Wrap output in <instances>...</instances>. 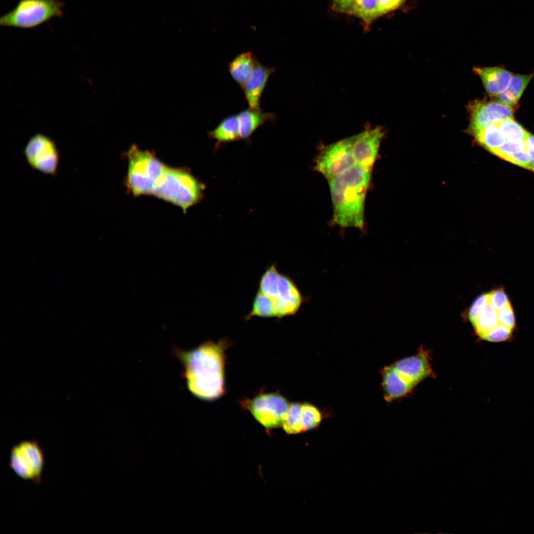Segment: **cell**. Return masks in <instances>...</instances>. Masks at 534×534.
I'll return each mask as SVG.
<instances>
[{"label":"cell","instance_id":"obj_1","mask_svg":"<svg viewBox=\"0 0 534 534\" xmlns=\"http://www.w3.org/2000/svg\"><path fill=\"white\" fill-rule=\"evenodd\" d=\"M225 344V340L218 343L208 341L190 351L174 350L183 367L187 387L197 398L211 400L224 393Z\"/></svg>","mask_w":534,"mask_h":534},{"label":"cell","instance_id":"obj_2","mask_svg":"<svg viewBox=\"0 0 534 534\" xmlns=\"http://www.w3.org/2000/svg\"><path fill=\"white\" fill-rule=\"evenodd\" d=\"M370 176V171L356 164L328 180L335 224L343 228H363L364 201Z\"/></svg>","mask_w":534,"mask_h":534},{"label":"cell","instance_id":"obj_3","mask_svg":"<svg viewBox=\"0 0 534 534\" xmlns=\"http://www.w3.org/2000/svg\"><path fill=\"white\" fill-rule=\"evenodd\" d=\"M204 185L189 171L165 165L152 194L182 209L184 213L201 199Z\"/></svg>","mask_w":534,"mask_h":534},{"label":"cell","instance_id":"obj_4","mask_svg":"<svg viewBox=\"0 0 534 534\" xmlns=\"http://www.w3.org/2000/svg\"><path fill=\"white\" fill-rule=\"evenodd\" d=\"M126 155L128 167L125 183L127 189L134 196L152 194L165 165L153 153L142 150L134 144Z\"/></svg>","mask_w":534,"mask_h":534},{"label":"cell","instance_id":"obj_5","mask_svg":"<svg viewBox=\"0 0 534 534\" xmlns=\"http://www.w3.org/2000/svg\"><path fill=\"white\" fill-rule=\"evenodd\" d=\"M63 3L59 0H20L0 18V25L23 29L36 27L50 19L63 15Z\"/></svg>","mask_w":534,"mask_h":534},{"label":"cell","instance_id":"obj_6","mask_svg":"<svg viewBox=\"0 0 534 534\" xmlns=\"http://www.w3.org/2000/svg\"><path fill=\"white\" fill-rule=\"evenodd\" d=\"M44 463L43 451L35 441L21 442L11 449L10 467L23 479L39 484L42 480Z\"/></svg>","mask_w":534,"mask_h":534},{"label":"cell","instance_id":"obj_7","mask_svg":"<svg viewBox=\"0 0 534 534\" xmlns=\"http://www.w3.org/2000/svg\"><path fill=\"white\" fill-rule=\"evenodd\" d=\"M356 164L350 137L326 146L317 156L315 168L329 180Z\"/></svg>","mask_w":534,"mask_h":534},{"label":"cell","instance_id":"obj_8","mask_svg":"<svg viewBox=\"0 0 534 534\" xmlns=\"http://www.w3.org/2000/svg\"><path fill=\"white\" fill-rule=\"evenodd\" d=\"M290 405L284 397L276 393L259 395L245 403L255 419L268 428L282 425Z\"/></svg>","mask_w":534,"mask_h":534},{"label":"cell","instance_id":"obj_9","mask_svg":"<svg viewBox=\"0 0 534 534\" xmlns=\"http://www.w3.org/2000/svg\"><path fill=\"white\" fill-rule=\"evenodd\" d=\"M24 154L30 166L46 174L54 175L59 163V153L54 142L47 136L37 134L28 141Z\"/></svg>","mask_w":534,"mask_h":534},{"label":"cell","instance_id":"obj_10","mask_svg":"<svg viewBox=\"0 0 534 534\" xmlns=\"http://www.w3.org/2000/svg\"><path fill=\"white\" fill-rule=\"evenodd\" d=\"M429 352L420 348L418 353L392 364L400 380L412 391L425 379L434 376Z\"/></svg>","mask_w":534,"mask_h":534},{"label":"cell","instance_id":"obj_11","mask_svg":"<svg viewBox=\"0 0 534 534\" xmlns=\"http://www.w3.org/2000/svg\"><path fill=\"white\" fill-rule=\"evenodd\" d=\"M383 135V130L378 127L365 130L351 137L357 164L371 172Z\"/></svg>","mask_w":534,"mask_h":534},{"label":"cell","instance_id":"obj_12","mask_svg":"<svg viewBox=\"0 0 534 534\" xmlns=\"http://www.w3.org/2000/svg\"><path fill=\"white\" fill-rule=\"evenodd\" d=\"M305 301V298L291 277L280 273L276 297L273 302L275 317L279 319L295 315Z\"/></svg>","mask_w":534,"mask_h":534},{"label":"cell","instance_id":"obj_13","mask_svg":"<svg viewBox=\"0 0 534 534\" xmlns=\"http://www.w3.org/2000/svg\"><path fill=\"white\" fill-rule=\"evenodd\" d=\"M470 108L472 133L497 121L513 117L511 106L501 102L476 101Z\"/></svg>","mask_w":534,"mask_h":534},{"label":"cell","instance_id":"obj_14","mask_svg":"<svg viewBox=\"0 0 534 534\" xmlns=\"http://www.w3.org/2000/svg\"><path fill=\"white\" fill-rule=\"evenodd\" d=\"M274 71V68L257 63L251 76L242 87L250 108L260 107L262 93L269 77Z\"/></svg>","mask_w":534,"mask_h":534},{"label":"cell","instance_id":"obj_15","mask_svg":"<svg viewBox=\"0 0 534 534\" xmlns=\"http://www.w3.org/2000/svg\"><path fill=\"white\" fill-rule=\"evenodd\" d=\"M474 70L482 79L487 92L492 95L503 91L512 77L511 72L500 67H475Z\"/></svg>","mask_w":534,"mask_h":534},{"label":"cell","instance_id":"obj_16","mask_svg":"<svg viewBox=\"0 0 534 534\" xmlns=\"http://www.w3.org/2000/svg\"><path fill=\"white\" fill-rule=\"evenodd\" d=\"M237 115L241 139L248 138L266 121L273 120L275 118L273 113L264 112L260 107H249L241 111Z\"/></svg>","mask_w":534,"mask_h":534},{"label":"cell","instance_id":"obj_17","mask_svg":"<svg viewBox=\"0 0 534 534\" xmlns=\"http://www.w3.org/2000/svg\"><path fill=\"white\" fill-rule=\"evenodd\" d=\"M381 373L384 398L387 401L404 397L412 392L400 379L393 364L384 367Z\"/></svg>","mask_w":534,"mask_h":534},{"label":"cell","instance_id":"obj_18","mask_svg":"<svg viewBox=\"0 0 534 534\" xmlns=\"http://www.w3.org/2000/svg\"><path fill=\"white\" fill-rule=\"evenodd\" d=\"M258 61L250 51L242 52L236 56L227 66L228 70L241 88L252 73Z\"/></svg>","mask_w":534,"mask_h":534},{"label":"cell","instance_id":"obj_19","mask_svg":"<svg viewBox=\"0 0 534 534\" xmlns=\"http://www.w3.org/2000/svg\"><path fill=\"white\" fill-rule=\"evenodd\" d=\"M208 135L216 139L218 144L240 138L237 114L229 115L223 119L214 130L209 132Z\"/></svg>","mask_w":534,"mask_h":534},{"label":"cell","instance_id":"obj_20","mask_svg":"<svg viewBox=\"0 0 534 534\" xmlns=\"http://www.w3.org/2000/svg\"><path fill=\"white\" fill-rule=\"evenodd\" d=\"M534 76V74L527 75L515 74L512 76L505 89L497 94L500 102L509 106L515 105L524 90Z\"/></svg>","mask_w":534,"mask_h":534},{"label":"cell","instance_id":"obj_21","mask_svg":"<svg viewBox=\"0 0 534 534\" xmlns=\"http://www.w3.org/2000/svg\"><path fill=\"white\" fill-rule=\"evenodd\" d=\"M477 335L485 340L486 336L500 324L497 311L488 303L474 321L471 323Z\"/></svg>","mask_w":534,"mask_h":534},{"label":"cell","instance_id":"obj_22","mask_svg":"<svg viewBox=\"0 0 534 534\" xmlns=\"http://www.w3.org/2000/svg\"><path fill=\"white\" fill-rule=\"evenodd\" d=\"M472 134L477 141L491 153L507 140L494 124L485 126Z\"/></svg>","mask_w":534,"mask_h":534},{"label":"cell","instance_id":"obj_23","mask_svg":"<svg viewBox=\"0 0 534 534\" xmlns=\"http://www.w3.org/2000/svg\"><path fill=\"white\" fill-rule=\"evenodd\" d=\"M280 274L276 264L273 263L266 268L259 281L258 290L269 297L272 302L276 297Z\"/></svg>","mask_w":534,"mask_h":534},{"label":"cell","instance_id":"obj_24","mask_svg":"<svg viewBox=\"0 0 534 534\" xmlns=\"http://www.w3.org/2000/svg\"><path fill=\"white\" fill-rule=\"evenodd\" d=\"M254 316L260 317H275L273 303L271 300L258 290L253 299L251 311L245 316L248 320Z\"/></svg>","mask_w":534,"mask_h":534},{"label":"cell","instance_id":"obj_25","mask_svg":"<svg viewBox=\"0 0 534 534\" xmlns=\"http://www.w3.org/2000/svg\"><path fill=\"white\" fill-rule=\"evenodd\" d=\"M349 14L355 15L369 24L380 16L378 0H354Z\"/></svg>","mask_w":534,"mask_h":534},{"label":"cell","instance_id":"obj_26","mask_svg":"<svg viewBox=\"0 0 534 534\" xmlns=\"http://www.w3.org/2000/svg\"><path fill=\"white\" fill-rule=\"evenodd\" d=\"M508 141L526 140L529 133L513 118L497 121L494 123Z\"/></svg>","mask_w":534,"mask_h":534},{"label":"cell","instance_id":"obj_27","mask_svg":"<svg viewBox=\"0 0 534 534\" xmlns=\"http://www.w3.org/2000/svg\"><path fill=\"white\" fill-rule=\"evenodd\" d=\"M301 406L298 403L291 404L286 418L282 424L284 430L289 434L303 432L301 419Z\"/></svg>","mask_w":534,"mask_h":534},{"label":"cell","instance_id":"obj_28","mask_svg":"<svg viewBox=\"0 0 534 534\" xmlns=\"http://www.w3.org/2000/svg\"><path fill=\"white\" fill-rule=\"evenodd\" d=\"M301 419L303 432L318 427L321 421V415L314 406L308 403L301 404Z\"/></svg>","mask_w":534,"mask_h":534},{"label":"cell","instance_id":"obj_29","mask_svg":"<svg viewBox=\"0 0 534 534\" xmlns=\"http://www.w3.org/2000/svg\"><path fill=\"white\" fill-rule=\"evenodd\" d=\"M527 149L525 140L515 141L508 140L493 151L491 153L505 160L508 156Z\"/></svg>","mask_w":534,"mask_h":534},{"label":"cell","instance_id":"obj_30","mask_svg":"<svg viewBox=\"0 0 534 534\" xmlns=\"http://www.w3.org/2000/svg\"><path fill=\"white\" fill-rule=\"evenodd\" d=\"M489 304L498 311L510 303L509 299L502 288L494 289L488 293Z\"/></svg>","mask_w":534,"mask_h":534},{"label":"cell","instance_id":"obj_31","mask_svg":"<svg viewBox=\"0 0 534 534\" xmlns=\"http://www.w3.org/2000/svg\"><path fill=\"white\" fill-rule=\"evenodd\" d=\"M497 314L500 324L512 330L514 329L516 324L515 317L510 303L497 311Z\"/></svg>","mask_w":534,"mask_h":534},{"label":"cell","instance_id":"obj_32","mask_svg":"<svg viewBox=\"0 0 534 534\" xmlns=\"http://www.w3.org/2000/svg\"><path fill=\"white\" fill-rule=\"evenodd\" d=\"M488 303V293L481 294L474 301L468 312V318L471 323Z\"/></svg>","mask_w":534,"mask_h":534},{"label":"cell","instance_id":"obj_33","mask_svg":"<svg viewBox=\"0 0 534 534\" xmlns=\"http://www.w3.org/2000/svg\"><path fill=\"white\" fill-rule=\"evenodd\" d=\"M505 160L519 166L530 170V155L527 149L510 155Z\"/></svg>","mask_w":534,"mask_h":534},{"label":"cell","instance_id":"obj_34","mask_svg":"<svg viewBox=\"0 0 534 534\" xmlns=\"http://www.w3.org/2000/svg\"><path fill=\"white\" fill-rule=\"evenodd\" d=\"M405 0H378L380 16L392 11L400 6Z\"/></svg>","mask_w":534,"mask_h":534},{"label":"cell","instance_id":"obj_35","mask_svg":"<svg viewBox=\"0 0 534 534\" xmlns=\"http://www.w3.org/2000/svg\"><path fill=\"white\" fill-rule=\"evenodd\" d=\"M332 1L335 10L349 13L354 0H332Z\"/></svg>","mask_w":534,"mask_h":534},{"label":"cell","instance_id":"obj_36","mask_svg":"<svg viewBox=\"0 0 534 534\" xmlns=\"http://www.w3.org/2000/svg\"><path fill=\"white\" fill-rule=\"evenodd\" d=\"M525 141L530 155V170L534 171V135L529 133Z\"/></svg>","mask_w":534,"mask_h":534}]
</instances>
